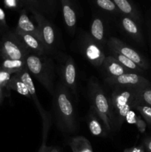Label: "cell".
Returning <instances> with one entry per match:
<instances>
[{
	"label": "cell",
	"instance_id": "22",
	"mask_svg": "<svg viewBox=\"0 0 151 152\" xmlns=\"http://www.w3.org/2000/svg\"><path fill=\"white\" fill-rule=\"evenodd\" d=\"M111 53V56L115 58L120 64H121L122 66H124V68H127L130 72L131 73H136V74H140V73L143 72V69L140 68V67L138 66L135 62H133V61L130 60V59H128L127 57L124 56V55L121 54L118 52L113 51V50H110Z\"/></svg>",
	"mask_w": 151,
	"mask_h": 152
},
{
	"label": "cell",
	"instance_id": "36",
	"mask_svg": "<svg viewBox=\"0 0 151 152\" xmlns=\"http://www.w3.org/2000/svg\"><path fill=\"white\" fill-rule=\"evenodd\" d=\"M55 2H56V0H44V3L47 4V5L48 6L49 10H50V12H53V7H54Z\"/></svg>",
	"mask_w": 151,
	"mask_h": 152
},
{
	"label": "cell",
	"instance_id": "8",
	"mask_svg": "<svg viewBox=\"0 0 151 152\" xmlns=\"http://www.w3.org/2000/svg\"><path fill=\"white\" fill-rule=\"evenodd\" d=\"M60 76L62 84L66 87L72 97L78 96L77 68L75 61L70 56H68L60 66Z\"/></svg>",
	"mask_w": 151,
	"mask_h": 152
},
{
	"label": "cell",
	"instance_id": "11",
	"mask_svg": "<svg viewBox=\"0 0 151 152\" xmlns=\"http://www.w3.org/2000/svg\"><path fill=\"white\" fill-rule=\"evenodd\" d=\"M105 83L110 86H126L133 88H144L150 86V82L136 73H126L118 77H106Z\"/></svg>",
	"mask_w": 151,
	"mask_h": 152
},
{
	"label": "cell",
	"instance_id": "10",
	"mask_svg": "<svg viewBox=\"0 0 151 152\" xmlns=\"http://www.w3.org/2000/svg\"><path fill=\"white\" fill-rule=\"evenodd\" d=\"M107 46L109 50L118 52L121 54L124 55V56L135 62L142 69L146 70L149 67L146 59L139 52L136 51V50L132 48L131 47L127 45L124 42L116 37H109L107 39Z\"/></svg>",
	"mask_w": 151,
	"mask_h": 152
},
{
	"label": "cell",
	"instance_id": "12",
	"mask_svg": "<svg viewBox=\"0 0 151 152\" xmlns=\"http://www.w3.org/2000/svg\"><path fill=\"white\" fill-rule=\"evenodd\" d=\"M13 32L20 40L21 42L29 50L30 53L40 55V56H46V55L49 56L50 55L42 42L40 41L36 37L31 34L19 31L16 28L13 30Z\"/></svg>",
	"mask_w": 151,
	"mask_h": 152
},
{
	"label": "cell",
	"instance_id": "21",
	"mask_svg": "<svg viewBox=\"0 0 151 152\" xmlns=\"http://www.w3.org/2000/svg\"><path fill=\"white\" fill-rule=\"evenodd\" d=\"M6 91L8 94L10 91H15L19 94L22 95V96H25L28 99H31V96L28 91L26 85L16 76V74H13L12 76L11 79H10L7 87H6Z\"/></svg>",
	"mask_w": 151,
	"mask_h": 152
},
{
	"label": "cell",
	"instance_id": "5",
	"mask_svg": "<svg viewBox=\"0 0 151 152\" xmlns=\"http://www.w3.org/2000/svg\"><path fill=\"white\" fill-rule=\"evenodd\" d=\"M28 10L32 13L33 17L36 22L42 42L49 54L54 53L59 45V37L55 26L39 10L34 8L29 9Z\"/></svg>",
	"mask_w": 151,
	"mask_h": 152
},
{
	"label": "cell",
	"instance_id": "20",
	"mask_svg": "<svg viewBox=\"0 0 151 152\" xmlns=\"http://www.w3.org/2000/svg\"><path fill=\"white\" fill-rule=\"evenodd\" d=\"M73 152H93L90 141L83 136L71 137L68 141Z\"/></svg>",
	"mask_w": 151,
	"mask_h": 152
},
{
	"label": "cell",
	"instance_id": "29",
	"mask_svg": "<svg viewBox=\"0 0 151 152\" xmlns=\"http://www.w3.org/2000/svg\"><path fill=\"white\" fill-rule=\"evenodd\" d=\"M49 131H50V129H42V142H41V145L38 152H48L50 150V146L47 145V140Z\"/></svg>",
	"mask_w": 151,
	"mask_h": 152
},
{
	"label": "cell",
	"instance_id": "27",
	"mask_svg": "<svg viewBox=\"0 0 151 152\" xmlns=\"http://www.w3.org/2000/svg\"><path fill=\"white\" fill-rule=\"evenodd\" d=\"M13 75V74L11 73L0 68V86L4 88L6 90V87H7V84H8L9 81L10 80Z\"/></svg>",
	"mask_w": 151,
	"mask_h": 152
},
{
	"label": "cell",
	"instance_id": "18",
	"mask_svg": "<svg viewBox=\"0 0 151 152\" xmlns=\"http://www.w3.org/2000/svg\"><path fill=\"white\" fill-rule=\"evenodd\" d=\"M102 68L107 74V77H118L126 73H131L121 65L116 59L112 56H107L105 57Z\"/></svg>",
	"mask_w": 151,
	"mask_h": 152
},
{
	"label": "cell",
	"instance_id": "35",
	"mask_svg": "<svg viewBox=\"0 0 151 152\" xmlns=\"http://www.w3.org/2000/svg\"><path fill=\"white\" fill-rule=\"evenodd\" d=\"M7 91H6L4 88L0 86V105H1V102H2L4 98L7 96Z\"/></svg>",
	"mask_w": 151,
	"mask_h": 152
},
{
	"label": "cell",
	"instance_id": "2",
	"mask_svg": "<svg viewBox=\"0 0 151 152\" xmlns=\"http://www.w3.org/2000/svg\"><path fill=\"white\" fill-rule=\"evenodd\" d=\"M87 92L90 108L102 120L108 134L115 132V123L111 107L110 98L97 79L91 77L87 83Z\"/></svg>",
	"mask_w": 151,
	"mask_h": 152
},
{
	"label": "cell",
	"instance_id": "25",
	"mask_svg": "<svg viewBox=\"0 0 151 152\" xmlns=\"http://www.w3.org/2000/svg\"><path fill=\"white\" fill-rule=\"evenodd\" d=\"M132 108L139 111L143 118L146 120L147 123L151 125V106L145 105L139 101L135 100L133 103Z\"/></svg>",
	"mask_w": 151,
	"mask_h": 152
},
{
	"label": "cell",
	"instance_id": "19",
	"mask_svg": "<svg viewBox=\"0 0 151 152\" xmlns=\"http://www.w3.org/2000/svg\"><path fill=\"white\" fill-rule=\"evenodd\" d=\"M122 14L128 16L136 22L141 20L140 14L132 0H112Z\"/></svg>",
	"mask_w": 151,
	"mask_h": 152
},
{
	"label": "cell",
	"instance_id": "34",
	"mask_svg": "<svg viewBox=\"0 0 151 152\" xmlns=\"http://www.w3.org/2000/svg\"><path fill=\"white\" fill-rule=\"evenodd\" d=\"M124 152H144L143 147L138 146V147H133V148H126Z\"/></svg>",
	"mask_w": 151,
	"mask_h": 152
},
{
	"label": "cell",
	"instance_id": "37",
	"mask_svg": "<svg viewBox=\"0 0 151 152\" xmlns=\"http://www.w3.org/2000/svg\"><path fill=\"white\" fill-rule=\"evenodd\" d=\"M145 145V148H147L148 152H151V138H147L144 140V142Z\"/></svg>",
	"mask_w": 151,
	"mask_h": 152
},
{
	"label": "cell",
	"instance_id": "17",
	"mask_svg": "<svg viewBox=\"0 0 151 152\" xmlns=\"http://www.w3.org/2000/svg\"><path fill=\"white\" fill-rule=\"evenodd\" d=\"M85 120L88 126L89 130L93 136L100 137H105L107 136L108 133L105 130L102 120L92 108L89 110Z\"/></svg>",
	"mask_w": 151,
	"mask_h": 152
},
{
	"label": "cell",
	"instance_id": "26",
	"mask_svg": "<svg viewBox=\"0 0 151 152\" xmlns=\"http://www.w3.org/2000/svg\"><path fill=\"white\" fill-rule=\"evenodd\" d=\"M136 100L151 106V88L150 86L138 88Z\"/></svg>",
	"mask_w": 151,
	"mask_h": 152
},
{
	"label": "cell",
	"instance_id": "13",
	"mask_svg": "<svg viewBox=\"0 0 151 152\" xmlns=\"http://www.w3.org/2000/svg\"><path fill=\"white\" fill-rule=\"evenodd\" d=\"M90 37L103 48L107 45V39H106V28L105 21L99 15L93 16L90 24Z\"/></svg>",
	"mask_w": 151,
	"mask_h": 152
},
{
	"label": "cell",
	"instance_id": "14",
	"mask_svg": "<svg viewBox=\"0 0 151 152\" xmlns=\"http://www.w3.org/2000/svg\"><path fill=\"white\" fill-rule=\"evenodd\" d=\"M62 15L68 33L74 35L76 30L77 16L71 0H61Z\"/></svg>",
	"mask_w": 151,
	"mask_h": 152
},
{
	"label": "cell",
	"instance_id": "15",
	"mask_svg": "<svg viewBox=\"0 0 151 152\" xmlns=\"http://www.w3.org/2000/svg\"><path fill=\"white\" fill-rule=\"evenodd\" d=\"M118 20H119V25L121 30L128 37L136 40V42L142 41V35L137 22H136L130 16H126L122 13L118 16Z\"/></svg>",
	"mask_w": 151,
	"mask_h": 152
},
{
	"label": "cell",
	"instance_id": "16",
	"mask_svg": "<svg viewBox=\"0 0 151 152\" xmlns=\"http://www.w3.org/2000/svg\"><path fill=\"white\" fill-rule=\"evenodd\" d=\"M16 29L22 31V32L27 33V34H31V35L34 36L37 39H38L41 42H42V39H41L39 30H38L37 25H36L30 20L29 16H28L26 9H23L20 11V14H19V20H18L17 26H16Z\"/></svg>",
	"mask_w": 151,
	"mask_h": 152
},
{
	"label": "cell",
	"instance_id": "9",
	"mask_svg": "<svg viewBox=\"0 0 151 152\" xmlns=\"http://www.w3.org/2000/svg\"><path fill=\"white\" fill-rule=\"evenodd\" d=\"M16 74V76L20 80H22V81L24 82V83L26 85L27 88L28 89V91H29L30 94L31 96V99L33 101L34 104H35L36 107L37 108L38 112H39L40 116H41V121H42V129L47 127H51V115L43 108L42 105H41V102H40V100L38 99V96H37L36 91V88L35 86H34L33 81L32 77H31L30 74L28 71L27 67H25L22 71H20L17 74Z\"/></svg>",
	"mask_w": 151,
	"mask_h": 152
},
{
	"label": "cell",
	"instance_id": "32",
	"mask_svg": "<svg viewBox=\"0 0 151 152\" xmlns=\"http://www.w3.org/2000/svg\"><path fill=\"white\" fill-rule=\"evenodd\" d=\"M136 119H137V116L136 113L133 110H130L126 115L125 121H127L129 124H136Z\"/></svg>",
	"mask_w": 151,
	"mask_h": 152
},
{
	"label": "cell",
	"instance_id": "28",
	"mask_svg": "<svg viewBox=\"0 0 151 152\" xmlns=\"http://www.w3.org/2000/svg\"><path fill=\"white\" fill-rule=\"evenodd\" d=\"M21 1H22V4L25 5L26 10L34 8L42 13V8H41L39 0H21Z\"/></svg>",
	"mask_w": 151,
	"mask_h": 152
},
{
	"label": "cell",
	"instance_id": "1",
	"mask_svg": "<svg viewBox=\"0 0 151 152\" xmlns=\"http://www.w3.org/2000/svg\"><path fill=\"white\" fill-rule=\"evenodd\" d=\"M53 96V115L57 128L63 133H76L78 123L72 96L61 81L55 86Z\"/></svg>",
	"mask_w": 151,
	"mask_h": 152
},
{
	"label": "cell",
	"instance_id": "4",
	"mask_svg": "<svg viewBox=\"0 0 151 152\" xmlns=\"http://www.w3.org/2000/svg\"><path fill=\"white\" fill-rule=\"evenodd\" d=\"M138 88H140L116 86L113 88L110 98L115 123V132L121 129L126 115L133 109L132 106L136 100Z\"/></svg>",
	"mask_w": 151,
	"mask_h": 152
},
{
	"label": "cell",
	"instance_id": "7",
	"mask_svg": "<svg viewBox=\"0 0 151 152\" xmlns=\"http://www.w3.org/2000/svg\"><path fill=\"white\" fill-rule=\"evenodd\" d=\"M79 40V48L81 53L87 61L96 68H102L105 59L103 48L93 39L89 34H81Z\"/></svg>",
	"mask_w": 151,
	"mask_h": 152
},
{
	"label": "cell",
	"instance_id": "3",
	"mask_svg": "<svg viewBox=\"0 0 151 152\" xmlns=\"http://www.w3.org/2000/svg\"><path fill=\"white\" fill-rule=\"evenodd\" d=\"M28 71L51 95L55 91V65L51 57L30 53L25 59Z\"/></svg>",
	"mask_w": 151,
	"mask_h": 152
},
{
	"label": "cell",
	"instance_id": "30",
	"mask_svg": "<svg viewBox=\"0 0 151 152\" xmlns=\"http://www.w3.org/2000/svg\"><path fill=\"white\" fill-rule=\"evenodd\" d=\"M0 29L5 31H9V27L6 22L5 13L1 7H0Z\"/></svg>",
	"mask_w": 151,
	"mask_h": 152
},
{
	"label": "cell",
	"instance_id": "24",
	"mask_svg": "<svg viewBox=\"0 0 151 152\" xmlns=\"http://www.w3.org/2000/svg\"><path fill=\"white\" fill-rule=\"evenodd\" d=\"M94 4L103 11L115 16H119L121 12L112 0H93Z\"/></svg>",
	"mask_w": 151,
	"mask_h": 152
},
{
	"label": "cell",
	"instance_id": "31",
	"mask_svg": "<svg viewBox=\"0 0 151 152\" xmlns=\"http://www.w3.org/2000/svg\"><path fill=\"white\" fill-rule=\"evenodd\" d=\"M136 127H137L138 130L139 131L140 133H144L145 130H146V128H147V123H145L144 120L143 119L141 118V117H139L137 116V119H136Z\"/></svg>",
	"mask_w": 151,
	"mask_h": 152
},
{
	"label": "cell",
	"instance_id": "38",
	"mask_svg": "<svg viewBox=\"0 0 151 152\" xmlns=\"http://www.w3.org/2000/svg\"><path fill=\"white\" fill-rule=\"evenodd\" d=\"M48 152H59V150L57 147L50 146V150H49Z\"/></svg>",
	"mask_w": 151,
	"mask_h": 152
},
{
	"label": "cell",
	"instance_id": "23",
	"mask_svg": "<svg viewBox=\"0 0 151 152\" xmlns=\"http://www.w3.org/2000/svg\"><path fill=\"white\" fill-rule=\"evenodd\" d=\"M26 67L25 60H16V59H3L0 68L6 70L11 74H17Z\"/></svg>",
	"mask_w": 151,
	"mask_h": 152
},
{
	"label": "cell",
	"instance_id": "33",
	"mask_svg": "<svg viewBox=\"0 0 151 152\" xmlns=\"http://www.w3.org/2000/svg\"><path fill=\"white\" fill-rule=\"evenodd\" d=\"M5 4L7 7L11 8H16L18 7L17 0H5Z\"/></svg>",
	"mask_w": 151,
	"mask_h": 152
},
{
	"label": "cell",
	"instance_id": "6",
	"mask_svg": "<svg viewBox=\"0 0 151 152\" xmlns=\"http://www.w3.org/2000/svg\"><path fill=\"white\" fill-rule=\"evenodd\" d=\"M0 53L3 59L25 60L30 51L20 42L15 33L6 31L0 42Z\"/></svg>",
	"mask_w": 151,
	"mask_h": 152
}]
</instances>
